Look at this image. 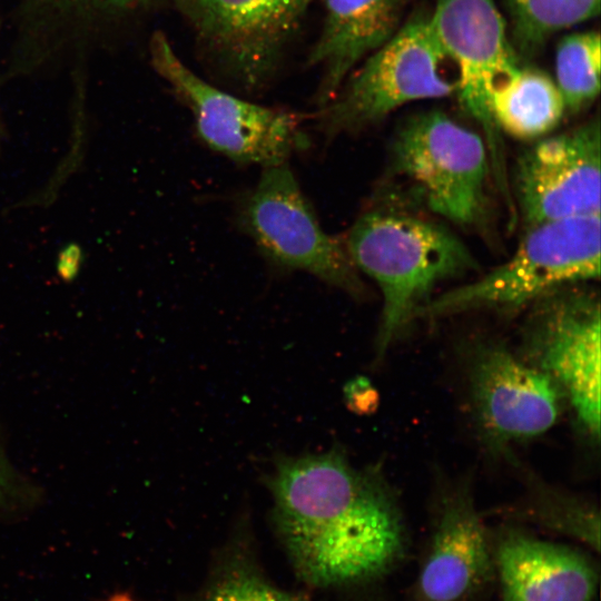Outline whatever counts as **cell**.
<instances>
[{
  "instance_id": "1",
  "label": "cell",
  "mask_w": 601,
  "mask_h": 601,
  "mask_svg": "<svg viewBox=\"0 0 601 601\" xmlns=\"http://www.w3.org/2000/svg\"><path fill=\"white\" fill-rule=\"evenodd\" d=\"M265 484L276 534L305 582L319 588L362 582L402 556V511L378 465L358 467L334 446L279 456Z\"/></svg>"
},
{
  "instance_id": "2",
  "label": "cell",
  "mask_w": 601,
  "mask_h": 601,
  "mask_svg": "<svg viewBox=\"0 0 601 601\" xmlns=\"http://www.w3.org/2000/svg\"><path fill=\"white\" fill-rule=\"evenodd\" d=\"M344 243L356 269L371 277L382 294L376 362L439 284L476 267L467 247L445 227L382 206L361 214Z\"/></svg>"
},
{
  "instance_id": "3",
  "label": "cell",
  "mask_w": 601,
  "mask_h": 601,
  "mask_svg": "<svg viewBox=\"0 0 601 601\" xmlns=\"http://www.w3.org/2000/svg\"><path fill=\"white\" fill-rule=\"evenodd\" d=\"M600 215L528 227L510 259L484 276L428 299L416 318L481 308L514 309L600 276Z\"/></svg>"
},
{
  "instance_id": "4",
  "label": "cell",
  "mask_w": 601,
  "mask_h": 601,
  "mask_svg": "<svg viewBox=\"0 0 601 601\" xmlns=\"http://www.w3.org/2000/svg\"><path fill=\"white\" fill-rule=\"evenodd\" d=\"M446 61L428 14L408 18L319 108V130L329 139L356 134L406 104L454 93L456 80L446 76Z\"/></svg>"
},
{
  "instance_id": "5",
  "label": "cell",
  "mask_w": 601,
  "mask_h": 601,
  "mask_svg": "<svg viewBox=\"0 0 601 601\" xmlns=\"http://www.w3.org/2000/svg\"><path fill=\"white\" fill-rule=\"evenodd\" d=\"M149 56L210 149L237 164L266 168L287 164L307 148L302 115L247 101L209 83L178 57L164 32L151 36Z\"/></svg>"
},
{
  "instance_id": "6",
  "label": "cell",
  "mask_w": 601,
  "mask_h": 601,
  "mask_svg": "<svg viewBox=\"0 0 601 601\" xmlns=\"http://www.w3.org/2000/svg\"><path fill=\"white\" fill-rule=\"evenodd\" d=\"M236 220L273 266L307 273L352 296L364 294L344 238L323 229L287 164L263 168L240 198Z\"/></svg>"
},
{
  "instance_id": "7",
  "label": "cell",
  "mask_w": 601,
  "mask_h": 601,
  "mask_svg": "<svg viewBox=\"0 0 601 601\" xmlns=\"http://www.w3.org/2000/svg\"><path fill=\"white\" fill-rule=\"evenodd\" d=\"M489 149L475 131L441 110L408 117L392 144V165L433 213L473 226L485 214Z\"/></svg>"
},
{
  "instance_id": "8",
  "label": "cell",
  "mask_w": 601,
  "mask_h": 601,
  "mask_svg": "<svg viewBox=\"0 0 601 601\" xmlns=\"http://www.w3.org/2000/svg\"><path fill=\"white\" fill-rule=\"evenodd\" d=\"M600 303L566 287L535 302L523 334V356L561 390L584 434L600 439Z\"/></svg>"
},
{
  "instance_id": "9",
  "label": "cell",
  "mask_w": 601,
  "mask_h": 601,
  "mask_svg": "<svg viewBox=\"0 0 601 601\" xmlns=\"http://www.w3.org/2000/svg\"><path fill=\"white\" fill-rule=\"evenodd\" d=\"M470 405L480 439L494 454L546 433L565 398L543 372L502 343L476 344L467 359Z\"/></svg>"
},
{
  "instance_id": "10",
  "label": "cell",
  "mask_w": 601,
  "mask_h": 601,
  "mask_svg": "<svg viewBox=\"0 0 601 601\" xmlns=\"http://www.w3.org/2000/svg\"><path fill=\"white\" fill-rule=\"evenodd\" d=\"M428 19L443 53L457 69L455 92L485 132L500 187L505 189L500 130L490 111L489 95L520 66L508 23L493 0H437Z\"/></svg>"
},
{
  "instance_id": "11",
  "label": "cell",
  "mask_w": 601,
  "mask_h": 601,
  "mask_svg": "<svg viewBox=\"0 0 601 601\" xmlns=\"http://www.w3.org/2000/svg\"><path fill=\"white\" fill-rule=\"evenodd\" d=\"M600 136L595 118L541 138L522 152L514 171V193L528 227L600 215Z\"/></svg>"
},
{
  "instance_id": "12",
  "label": "cell",
  "mask_w": 601,
  "mask_h": 601,
  "mask_svg": "<svg viewBox=\"0 0 601 601\" xmlns=\"http://www.w3.org/2000/svg\"><path fill=\"white\" fill-rule=\"evenodd\" d=\"M196 36L246 89L269 76L312 0H176Z\"/></svg>"
},
{
  "instance_id": "13",
  "label": "cell",
  "mask_w": 601,
  "mask_h": 601,
  "mask_svg": "<svg viewBox=\"0 0 601 601\" xmlns=\"http://www.w3.org/2000/svg\"><path fill=\"white\" fill-rule=\"evenodd\" d=\"M494 571L493 545L469 480L439 495L434 525L417 577L422 601H466Z\"/></svg>"
},
{
  "instance_id": "14",
  "label": "cell",
  "mask_w": 601,
  "mask_h": 601,
  "mask_svg": "<svg viewBox=\"0 0 601 601\" xmlns=\"http://www.w3.org/2000/svg\"><path fill=\"white\" fill-rule=\"evenodd\" d=\"M158 0H21L10 73L36 71L66 53L107 40Z\"/></svg>"
},
{
  "instance_id": "15",
  "label": "cell",
  "mask_w": 601,
  "mask_h": 601,
  "mask_svg": "<svg viewBox=\"0 0 601 601\" xmlns=\"http://www.w3.org/2000/svg\"><path fill=\"white\" fill-rule=\"evenodd\" d=\"M502 601H594L592 560L568 545L509 529L493 545Z\"/></svg>"
},
{
  "instance_id": "16",
  "label": "cell",
  "mask_w": 601,
  "mask_h": 601,
  "mask_svg": "<svg viewBox=\"0 0 601 601\" xmlns=\"http://www.w3.org/2000/svg\"><path fill=\"white\" fill-rule=\"evenodd\" d=\"M408 0H325L319 36L308 65L321 71L319 108L338 92L348 76L401 28Z\"/></svg>"
},
{
  "instance_id": "17",
  "label": "cell",
  "mask_w": 601,
  "mask_h": 601,
  "mask_svg": "<svg viewBox=\"0 0 601 601\" xmlns=\"http://www.w3.org/2000/svg\"><path fill=\"white\" fill-rule=\"evenodd\" d=\"M489 107L499 130L526 140L553 131L566 110L549 75L521 66L492 87Z\"/></svg>"
},
{
  "instance_id": "18",
  "label": "cell",
  "mask_w": 601,
  "mask_h": 601,
  "mask_svg": "<svg viewBox=\"0 0 601 601\" xmlns=\"http://www.w3.org/2000/svg\"><path fill=\"white\" fill-rule=\"evenodd\" d=\"M245 533L235 535L218 554L197 601H308L273 584L255 560Z\"/></svg>"
},
{
  "instance_id": "19",
  "label": "cell",
  "mask_w": 601,
  "mask_h": 601,
  "mask_svg": "<svg viewBox=\"0 0 601 601\" xmlns=\"http://www.w3.org/2000/svg\"><path fill=\"white\" fill-rule=\"evenodd\" d=\"M519 59L536 55L554 33L599 14L600 0H504Z\"/></svg>"
},
{
  "instance_id": "20",
  "label": "cell",
  "mask_w": 601,
  "mask_h": 601,
  "mask_svg": "<svg viewBox=\"0 0 601 601\" xmlns=\"http://www.w3.org/2000/svg\"><path fill=\"white\" fill-rule=\"evenodd\" d=\"M524 514L546 529L571 535L594 549L600 548L599 512L587 502L561 492L526 473Z\"/></svg>"
},
{
  "instance_id": "21",
  "label": "cell",
  "mask_w": 601,
  "mask_h": 601,
  "mask_svg": "<svg viewBox=\"0 0 601 601\" xmlns=\"http://www.w3.org/2000/svg\"><path fill=\"white\" fill-rule=\"evenodd\" d=\"M601 38L598 31L563 37L555 51V83L566 110L579 111L600 91Z\"/></svg>"
},
{
  "instance_id": "22",
  "label": "cell",
  "mask_w": 601,
  "mask_h": 601,
  "mask_svg": "<svg viewBox=\"0 0 601 601\" xmlns=\"http://www.w3.org/2000/svg\"><path fill=\"white\" fill-rule=\"evenodd\" d=\"M24 492L21 481L7 462L0 446V512L13 508L23 499Z\"/></svg>"
},
{
  "instance_id": "23",
  "label": "cell",
  "mask_w": 601,
  "mask_h": 601,
  "mask_svg": "<svg viewBox=\"0 0 601 601\" xmlns=\"http://www.w3.org/2000/svg\"><path fill=\"white\" fill-rule=\"evenodd\" d=\"M346 394L352 410L362 412L370 408V401L375 395V391L372 390L367 381L358 378L349 384Z\"/></svg>"
},
{
  "instance_id": "24",
  "label": "cell",
  "mask_w": 601,
  "mask_h": 601,
  "mask_svg": "<svg viewBox=\"0 0 601 601\" xmlns=\"http://www.w3.org/2000/svg\"><path fill=\"white\" fill-rule=\"evenodd\" d=\"M81 258L80 249L76 245L67 247L59 256L58 272L65 279L72 278L78 268Z\"/></svg>"
},
{
  "instance_id": "25",
  "label": "cell",
  "mask_w": 601,
  "mask_h": 601,
  "mask_svg": "<svg viewBox=\"0 0 601 601\" xmlns=\"http://www.w3.org/2000/svg\"><path fill=\"white\" fill-rule=\"evenodd\" d=\"M0 137H1V130H0Z\"/></svg>"
}]
</instances>
